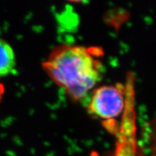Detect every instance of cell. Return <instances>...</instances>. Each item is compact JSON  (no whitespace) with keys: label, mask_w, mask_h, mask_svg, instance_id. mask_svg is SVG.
Returning a JSON list of instances; mask_svg holds the SVG:
<instances>
[{"label":"cell","mask_w":156,"mask_h":156,"mask_svg":"<svg viewBox=\"0 0 156 156\" xmlns=\"http://www.w3.org/2000/svg\"><path fill=\"white\" fill-rule=\"evenodd\" d=\"M101 48L62 44L54 48L42 67L71 98L80 100L101 79Z\"/></svg>","instance_id":"1"},{"label":"cell","mask_w":156,"mask_h":156,"mask_svg":"<svg viewBox=\"0 0 156 156\" xmlns=\"http://www.w3.org/2000/svg\"><path fill=\"white\" fill-rule=\"evenodd\" d=\"M125 86V106L116 132L115 156H136V114L134 76L129 73Z\"/></svg>","instance_id":"2"},{"label":"cell","mask_w":156,"mask_h":156,"mask_svg":"<svg viewBox=\"0 0 156 156\" xmlns=\"http://www.w3.org/2000/svg\"><path fill=\"white\" fill-rule=\"evenodd\" d=\"M125 106L124 84L103 85L93 91L87 110L91 114L111 120L122 115Z\"/></svg>","instance_id":"3"},{"label":"cell","mask_w":156,"mask_h":156,"mask_svg":"<svg viewBox=\"0 0 156 156\" xmlns=\"http://www.w3.org/2000/svg\"><path fill=\"white\" fill-rule=\"evenodd\" d=\"M16 61L11 45L0 38V77L10 74L15 69Z\"/></svg>","instance_id":"4"},{"label":"cell","mask_w":156,"mask_h":156,"mask_svg":"<svg viewBox=\"0 0 156 156\" xmlns=\"http://www.w3.org/2000/svg\"><path fill=\"white\" fill-rule=\"evenodd\" d=\"M4 93H5V86L2 83H0V101L2 99Z\"/></svg>","instance_id":"5"}]
</instances>
